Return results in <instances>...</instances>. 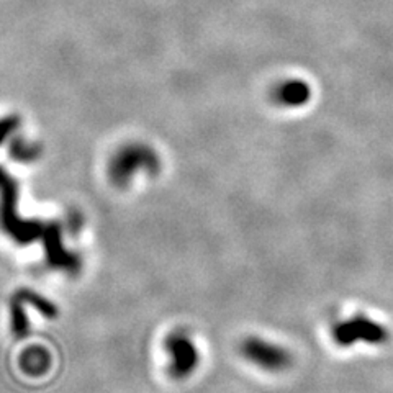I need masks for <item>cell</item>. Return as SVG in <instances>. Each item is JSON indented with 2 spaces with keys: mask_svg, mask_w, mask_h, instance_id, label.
Instances as JSON below:
<instances>
[{
  "mask_svg": "<svg viewBox=\"0 0 393 393\" xmlns=\"http://www.w3.org/2000/svg\"><path fill=\"white\" fill-rule=\"evenodd\" d=\"M241 354L251 364L267 372L285 370L292 362L290 352L285 351L282 346L269 343L267 339L258 338V336H251L243 341Z\"/></svg>",
  "mask_w": 393,
  "mask_h": 393,
  "instance_id": "obj_1",
  "label": "cell"
},
{
  "mask_svg": "<svg viewBox=\"0 0 393 393\" xmlns=\"http://www.w3.org/2000/svg\"><path fill=\"white\" fill-rule=\"evenodd\" d=\"M164 348L169 356V370L174 379H186L197 369L198 349L187 333L174 331L166 338Z\"/></svg>",
  "mask_w": 393,
  "mask_h": 393,
  "instance_id": "obj_2",
  "label": "cell"
},
{
  "mask_svg": "<svg viewBox=\"0 0 393 393\" xmlns=\"http://www.w3.org/2000/svg\"><path fill=\"white\" fill-rule=\"evenodd\" d=\"M334 339L341 346H348L356 343L357 338L364 339H379L380 331L375 325H372L369 320L364 318H352L344 323H338L334 326Z\"/></svg>",
  "mask_w": 393,
  "mask_h": 393,
  "instance_id": "obj_3",
  "label": "cell"
},
{
  "mask_svg": "<svg viewBox=\"0 0 393 393\" xmlns=\"http://www.w3.org/2000/svg\"><path fill=\"white\" fill-rule=\"evenodd\" d=\"M49 364V356L48 352H44L42 349H32L28 352H25L23 356V369L30 372V374H43V372L48 369Z\"/></svg>",
  "mask_w": 393,
  "mask_h": 393,
  "instance_id": "obj_4",
  "label": "cell"
}]
</instances>
